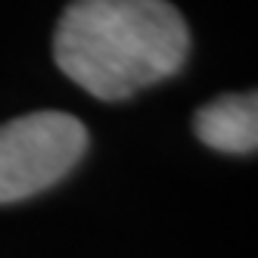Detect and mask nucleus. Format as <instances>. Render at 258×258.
Masks as SVG:
<instances>
[{
    "label": "nucleus",
    "instance_id": "3",
    "mask_svg": "<svg viewBox=\"0 0 258 258\" xmlns=\"http://www.w3.org/2000/svg\"><path fill=\"white\" fill-rule=\"evenodd\" d=\"M193 134L215 153H258V90L221 94L202 103L193 115Z\"/></svg>",
    "mask_w": 258,
    "mask_h": 258
},
{
    "label": "nucleus",
    "instance_id": "1",
    "mask_svg": "<svg viewBox=\"0 0 258 258\" xmlns=\"http://www.w3.org/2000/svg\"><path fill=\"white\" fill-rule=\"evenodd\" d=\"M190 28L168 0H72L53 31V62L90 97L115 103L187 62Z\"/></svg>",
    "mask_w": 258,
    "mask_h": 258
},
{
    "label": "nucleus",
    "instance_id": "2",
    "mask_svg": "<svg viewBox=\"0 0 258 258\" xmlns=\"http://www.w3.org/2000/svg\"><path fill=\"white\" fill-rule=\"evenodd\" d=\"M87 150V127L69 112L44 109L0 124V206L59 183Z\"/></svg>",
    "mask_w": 258,
    "mask_h": 258
}]
</instances>
